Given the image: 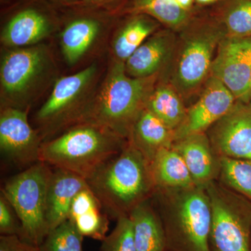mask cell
Returning a JSON list of instances; mask_svg holds the SVG:
<instances>
[{
	"label": "cell",
	"instance_id": "d6986e66",
	"mask_svg": "<svg viewBox=\"0 0 251 251\" xmlns=\"http://www.w3.org/2000/svg\"><path fill=\"white\" fill-rule=\"evenodd\" d=\"M87 186V181L82 176L54 168L46 194V219L49 232L69 219L73 201Z\"/></svg>",
	"mask_w": 251,
	"mask_h": 251
},
{
	"label": "cell",
	"instance_id": "ffe728a7",
	"mask_svg": "<svg viewBox=\"0 0 251 251\" xmlns=\"http://www.w3.org/2000/svg\"><path fill=\"white\" fill-rule=\"evenodd\" d=\"M175 141L174 130L147 108L135 120L128 139V143L139 150L150 163L160 150L172 148Z\"/></svg>",
	"mask_w": 251,
	"mask_h": 251
},
{
	"label": "cell",
	"instance_id": "f1b7e54d",
	"mask_svg": "<svg viewBox=\"0 0 251 251\" xmlns=\"http://www.w3.org/2000/svg\"><path fill=\"white\" fill-rule=\"evenodd\" d=\"M101 242L100 251H136L129 215L119 218L115 228Z\"/></svg>",
	"mask_w": 251,
	"mask_h": 251
},
{
	"label": "cell",
	"instance_id": "83f0119b",
	"mask_svg": "<svg viewBox=\"0 0 251 251\" xmlns=\"http://www.w3.org/2000/svg\"><path fill=\"white\" fill-rule=\"evenodd\" d=\"M84 237L68 219L50 231L39 246L40 251H83Z\"/></svg>",
	"mask_w": 251,
	"mask_h": 251
},
{
	"label": "cell",
	"instance_id": "7c38bea8",
	"mask_svg": "<svg viewBox=\"0 0 251 251\" xmlns=\"http://www.w3.org/2000/svg\"><path fill=\"white\" fill-rule=\"evenodd\" d=\"M27 110L0 108V150L1 156L14 166L29 168L40 161L43 140L31 126Z\"/></svg>",
	"mask_w": 251,
	"mask_h": 251
},
{
	"label": "cell",
	"instance_id": "cb8c5ba5",
	"mask_svg": "<svg viewBox=\"0 0 251 251\" xmlns=\"http://www.w3.org/2000/svg\"><path fill=\"white\" fill-rule=\"evenodd\" d=\"M145 108L174 131L182 124L187 110L184 100L171 84L159 79L149 97Z\"/></svg>",
	"mask_w": 251,
	"mask_h": 251
},
{
	"label": "cell",
	"instance_id": "f546056e",
	"mask_svg": "<svg viewBox=\"0 0 251 251\" xmlns=\"http://www.w3.org/2000/svg\"><path fill=\"white\" fill-rule=\"evenodd\" d=\"M22 224L4 195L0 196V235L22 236Z\"/></svg>",
	"mask_w": 251,
	"mask_h": 251
},
{
	"label": "cell",
	"instance_id": "277c9868",
	"mask_svg": "<svg viewBox=\"0 0 251 251\" xmlns=\"http://www.w3.org/2000/svg\"><path fill=\"white\" fill-rule=\"evenodd\" d=\"M86 181L105 212L115 220L129 215L156 189L150 161L128 142Z\"/></svg>",
	"mask_w": 251,
	"mask_h": 251
},
{
	"label": "cell",
	"instance_id": "4fadbf2b",
	"mask_svg": "<svg viewBox=\"0 0 251 251\" xmlns=\"http://www.w3.org/2000/svg\"><path fill=\"white\" fill-rule=\"evenodd\" d=\"M251 36L229 37L220 43L211 66V75L224 84L237 100L250 103Z\"/></svg>",
	"mask_w": 251,
	"mask_h": 251
},
{
	"label": "cell",
	"instance_id": "2e32d148",
	"mask_svg": "<svg viewBox=\"0 0 251 251\" xmlns=\"http://www.w3.org/2000/svg\"><path fill=\"white\" fill-rule=\"evenodd\" d=\"M176 35L166 27L153 33L125 62L127 75L137 78L160 76L171 60Z\"/></svg>",
	"mask_w": 251,
	"mask_h": 251
},
{
	"label": "cell",
	"instance_id": "44dd1931",
	"mask_svg": "<svg viewBox=\"0 0 251 251\" xmlns=\"http://www.w3.org/2000/svg\"><path fill=\"white\" fill-rule=\"evenodd\" d=\"M69 219L74 223L84 237L102 242L108 235L110 217L89 186L74 198Z\"/></svg>",
	"mask_w": 251,
	"mask_h": 251
},
{
	"label": "cell",
	"instance_id": "e0dca14e",
	"mask_svg": "<svg viewBox=\"0 0 251 251\" xmlns=\"http://www.w3.org/2000/svg\"><path fill=\"white\" fill-rule=\"evenodd\" d=\"M125 19L117 21L109 43L107 59L125 63L144 41L152 35L162 25L154 18L144 14H126Z\"/></svg>",
	"mask_w": 251,
	"mask_h": 251
},
{
	"label": "cell",
	"instance_id": "1f68e13d",
	"mask_svg": "<svg viewBox=\"0 0 251 251\" xmlns=\"http://www.w3.org/2000/svg\"><path fill=\"white\" fill-rule=\"evenodd\" d=\"M123 0H81V4L89 7L97 8L121 14V4Z\"/></svg>",
	"mask_w": 251,
	"mask_h": 251
},
{
	"label": "cell",
	"instance_id": "9c48e42d",
	"mask_svg": "<svg viewBox=\"0 0 251 251\" xmlns=\"http://www.w3.org/2000/svg\"><path fill=\"white\" fill-rule=\"evenodd\" d=\"M49 166L42 161L34 163L10 178L1 191L22 224L21 239L38 247L49 232L46 219V194L52 172Z\"/></svg>",
	"mask_w": 251,
	"mask_h": 251
},
{
	"label": "cell",
	"instance_id": "7a4b0ae2",
	"mask_svg": "<svg viewBox=\"0 0 251 251\" xmlns=\"http://www.w3.org/2000/svg\"><path fill=\"white\" fill-rule=\"evenodd\" d=\"M60 76L57 56L49 42L1 49L0 108L29 111Z\"/></svg>",
	"mask_w": 251,
	"mask_h": 251
},
{
	"label": "cell",
	"instance_id": "8992f818",
	"mask_svg": "<svg viewBox=\"0 0 251 251\" xmlns=\"http://www.w3.org/2000/svg\"><path fill=\"white\" fill-rule=\"evenodd\" d=\"M128 140L105 127L80 123L41 145L40 161L57 169L90 178L123 150Z\"/></svg>",
	"mask_w": 251,
	"mask_h": 251
},
{
	"label": "cell",
	"instance_id": "e575fe53",
	"mask_svg": "<svg viewBox=\"0 0 251 251\" xmlns=\"http://www.w3.org/2000/svg\"><path fill=\"white\" fill-rule=\"evenodd\" d=\"M224 0H195V2L198 4L206 6V5L217 4Z\"/></svg>",
	"mask_w": 251,
	"mask_h": 251
},
{
	"label": "cell",
	"instance_id": "836d02e7",
	"mask_svg": "<svg viewBox=\"0 0 251 251\" xmlns=\"http://www.w3.org/2000/svg\"><path fill=\"white\" fill-rule=\"evenodd\" d=\"M50 1L60 6L70 8L81 4V0H50Z\"/></svg>",
	"mask_w": 251,
	"mask_h": 251
},
{
	"label": "cell",
	"instance_id": "d4e9b609",
	"mask_svg": "<svg viewBox=\"0 0 251 251\" xmlns=\"http://www.w3.org/2000/svg\"><path fill=\"white\" fill-rule=\"evenodd\" d=\"M196 11H185L175 0H129L128 7L122 14H144L158 21L164 27L181 30L187 24Z\"/></svg>",
	"mask_w": 251,
	"mask_h": 251
},
{
	"label": "cell",
	"instance_id": "d6a6232c",
	"mask_svg": "<svg viewBox=\"0 0 251 251\" xmlns=\"http://www.w3.org/2000/svg\"><path fill=\"white\" fill-rule=\"evenodd\" d=\"M175 1L181 9L185 11H189V12L194 11L193 4H194L195 0H175Z\"/></svg>",
	"mask_w": 251,
	"mask_h": 251
},
{
	"label": "cell",
	"instance_id": "6da1fadb",
	"mask_svg": "<svg viewBox=\"0 0 251 251\" xmlns=\"http://www.w3.org/2000/svg\"><path fill=\"white\" fill-rule=\"evenodd\" d=\"M176 34L173 55L159 80L171 84L186 105L197 100L211 76L216 50L226 34L211 12L195 13Z\"/></svg>",
	"mask_w": 251,
	"mask_h": 251
},
{
	"label": "cell",
	"instance_id": "4316f807",
	"mask_svg": "<svg viewBox=\"0 0 251 251\" xmlns=\"http://www.w3.org/2000/svg\"><path fill=\"white\" fill-rule=\"evenodd\" d=\"M218 181L251 201V160L219 157Z\"/></svg>",
	"mask_w": 251,
	"mask_h": 251
},
{
	"label": "cell",
	"instance_id": "30bf717a",
	"mask_svg": "<svg viewBox=\"0 0 251 251\" xmlns=\"http://www.w3.org/2000/svg\"><path fill=\"white\" fill-rule=\"evenodd\" d=\"M210 200V251H251V201L218 180L205 187Z\"/></svg>",
	"mask_w": 251,
	"mask_h": 251
},
{
	"label": "cell",
	"instance_id": "d590c367",
	"mask_svg": "<svg viewBox=\"0 0 251 251\" xmlns=\"http://www.w3.org/2000/svg\"><path fill=\"white\" fill-rule=\"evenodd\" d=\"M249 89H250V90L251 92V77H250V82H249Z\"/></svg>",
	"mask_w": 251,
	"mask_h": 251
},
{
	"label": "cell",
	"instance_id": "3957f363",
	"mask_svg": "<svg viewBox=\"0 0 251 251\" xmlns=\"http://www.w3.org/2000/svg\"><path fill=\"white\" fill-rule=\"evenodd\" d=\"M159 75L137 78L127 75L125 63L107 59V67L92 103L80 123L105 127L128 140L135 120L146 107Z\"/></svg>",
	"mask_w": 251,
	"mask_h": 251
},
{
	"label": "cell",
	"instance_id": "5b68a950",
	"mask_svg": "<svg viewBox=\"0 0 251 251\" xmlns=\"http://www.w3.org/2000/svg\"><path fill=\"white\" fill-rule=\"evenodd\" d=\"M151 200L164 229L167 251H210L211 207L205 188H156Z\"/></svg>",
	"mask_w": 251,
	"mask_h": 251
},
{
	"label": "cell",
	"instance_id": "5bb4252c",
	"mask_svg": "<svg viewBox=\"0 0 251 251\" xmlns=\"http://www.w3.org/2000/svg\"><path fill=\"white\" fill-rule=\"evenodd\" d=\"M205 133L218 156L251 160V104L237 100Z\"/></svg>",
	"mask_w": 251,
	"mask_h": 251
},
{
	"label": "cell",
	"instance_id": "7402d4cb",
	"mask_svg": "<svg viewBox=\"0 0 251 251\" xmlns=\"http://www.w3.org/2000/svg\"><path fill=\"white\" fill-rule=\"evenodd\" d=\"M136 251H167L161 218L151 198L140 203L130 213Z\"/></svg>",
	"mask_w": 251,
	"mask_h": 251
},
{
	"label": "cell",
	"instance_id": "603a6c76",
	"mask_svg": "<svg viewBox=\"0 0 251 251\" xmlns=\"http://www.w3.org/2000/svg\"><path fill=\"white\" fill-rule=\"evenodd\" d=\"M150 166L156 188H187L196 185L184 160L173 148L160 150Z\"/></svg>",
	"mask_w": 251,
	"mask_h": 251
},
{
	"label": "cell",
	"instance_id": "8fae6325",
	"mask_svg": "<svg viewBox=\"0 0 251 251\" xmlns=\"http://www.w3.org/2000/svg\"><path fill=\"white\" fill-rule=\"evenodd\" d=\"M62 18L39 1L23 4L5 18L0 31L1 49H17L49 42L56 37Z\"/></svg>",
	"mask_w": 251,
	"mask_h": 251
},
{
	"label": "cell",
	"instance_id": "4dcf8cb0",
	"mask_svg": "<svg viewBox=\"0 0 251 251\" xmlns=\"http://www.w3.org/2000/svg\"><path fill=\"white\" fill-rule=\"evenodd\" d=\"M0 251H40V249L17 235H0Z\"/></svg>",
	"mask_w": 251,
	"mask_h": 251
},
{
	"label": "cell",
	"instance_id": "484cf974",
	"mask_svg": "<svg viewBox=\"0 0 251 251\" xmlns=\"http://www.w3.org/2000/svg\"><path fill=\"white\" fill-rule=\"evenodd\" d=\"M211 13L224 27L226 36H251V0H224Z\"/></svg>",
	"mask_w": 251,
	"mask_h": 251
},
{
	"label": "cell",
	"instance_id": "52a82bcc",
	"mask_svg": "<svg viewBox=\"0 0 251 251\" xmlns=\"http://www.w3.org/2000/svg\"><path fill=\"white\" fill-rule=\"evenodd\" d=\"M107 67V59L61 75L34 116L43 142L77 125L89 108Z\"/></svg>",
	"mask_w": 251,
	"mask_h": 251
},
{
	"label": "cell",
	"instance_id": "ac0fdd59",
	"mask_svg": "<svg viewBox=\"0 0 251 251\" xmlns=\"http://www.w3.org/2000/svg\"><path fill=\"white\" fill-rule=\"evenodd\" d=\"M172 148L184 160L196 186L205 188L211 181L218 179L219 156L214 152L206 133L176 140Z\"/></svg>",
	"mask_w": 251,
	"mask_h": 251
},
{
	"label": "cell",
	"instance_id": "9a60e30c",
	"mask_svg": "<svg viewBox=\"0 0 251 251\" xmlns=\"http://www.w3.org/2000/svg\"><path fill=\"white\" fill-rule=\"evenodd\" d=\"M236 101L237 99L227 87L211 75L197 100L187 108L184 121L175 131V141L188 135L205 133Z\"/></svg>",
	"mask_w": 251,
	"mask_h": 251
},
{
	"label": "cell",
	"instance_id": "ba28073f",
	"mask_svg": "<svg viewBox=\"0 0 251 251\" xmlns=\"http://www.w3.org/2000/svg\"><path fill=\"white\" fill-rule=\"evenodd\" d=\"M70 11L62 18L55 38L64 64L76 72L107 59L112 31L121 14L82 4Z\"/></svg>",
	"mask_w": 251,
	"mask_h": 251
}]
</instances>
